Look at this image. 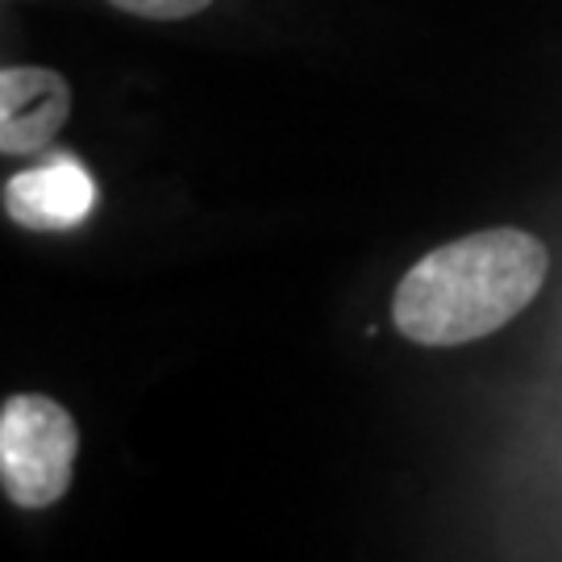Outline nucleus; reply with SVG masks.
<instances>
[{
    "instance_id": "5",
    "label": "nucleus",
    "mask_w": 562,
    "mask_h": 562,
    "mask_svg": "<svg viewBox=\"0 0 562 562\" xmlns=\"http://www.w3.org/2000/svg\"><path fill=\"white\" fill-rule=\"evenodd\" d=\"M134 18H150V21H180V18H196L204 13L213 0H109Z\"/></svg>"
},
{
    "instance_id": "1",
    "label": "nucleus",
    "mask_w": 562,
    "mask_h": 562,
    "mask_svg": "<svg viewBox=\"0 0 562 562\" xmlns=\"http://www.w3.org/2000/svg\"><path fill=\"white\" fill-rule=\"evenodd\" d=\"M550 255L525 229H480L417 259L392 296V322L417 346H467L508 325L542 292Z\"/></svg>"
},
{
    "instance_id": "4",
    "label": "nucleus",
    "mask_w": 562,
    "mask_h": 562,
    "mask_svg": "<svg viewBox=\"0 0 562 562\" xmlns=\"http://www.w3.org/2000/svg\"><path fill=\"white\" fill-rule=\"evenodd\" d=\"M71 113V88L50 67H4L0 71V150L34 155L59 138Z\"/></svg>"
},
{
    "instance_id": "3",
    "label": "nucleus",
    "mask_w": 562,
    "mask_h": 562,
    "mask_svg": "<svg viewBox=\"0 0 562 562\" xmlns=\"http://www.w3.org/2000/svg\"><path fill=\"white\" fill-rule=\"evenodd\" d=\"M97 204V183L76 155H50L30 171H18L4 183V213L21 229L63 234L88 222Z\"/></svg>"
},
{
    "instance_id": "2",
    "label": "nucleus",
    "mask_w": 562,
    "mask_h": 562,
    "mask_svg": "<svg viewBox=\"0 0 562 562\" xmlns=\"http://www.w3.org/2000/svg\"><path fill=\"white\" fill-rule=\"evenodd\" d=\"M80 454L76 417L50 396L18 392L0 408V483L18 508H50L71 487Z\"/></svg>"
}]
</instances>
